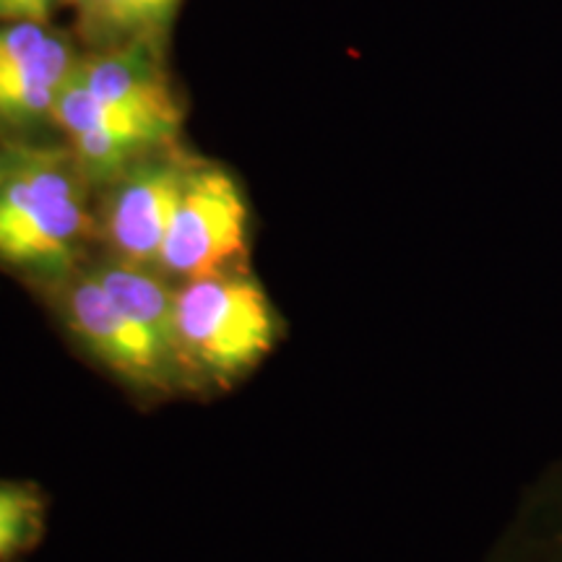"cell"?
<instances>
[{
  "instance_id": "obj_7",
  "label": "cell",
  "mask_w": 562,
  "mask_h": 562,
  "mask_svg": "<svg viewBox=\"0 0 562 562\" xmlns=\"http://www.w3.org/2000/svg\"><path fill=\"white\" fill-rule=\"evenodd\" d=\"M490 562H562V459L526 487Z\"/></svg>"
},
{
  "instance_id": "obj_9",
  "label": "cell",
  "mask_w": 562,
  "mask_h": 562,
  "mask_svg": "<svg viewBox=\"0 0 562 562\" xmlns=\"http://www.w3.org/2000/svg\"><path fill=\"white\" fill-rule=\"evenodd\" d=\"M45 524V501L30 484L0 480V562L30 550Z\"/></svg>"
},
{
  "instance_id": "obj_1",
  "label": "cell",
  "mask_w": 562,
  "mask_h": 562,
  "mask_svg": "<svg viewBox=\"0 0 562 562\" xmlns=\"http://www.w3.org/2000/svg\"><path fill=\"white\" fill-rule=\"evenodd\" d=\"M89 188L68 144L0 149V263L53 290L76 277L100 237Z\"/></svg>"
},
{
  "instance_id": "obj_5",
  "label": "cell",
  "mask_w": 562,
  "mask_h": 562,
  "mask_svg": "<svg viewBox=\"0 0 562 562\" xmlns=\"http://www.w3.org/2000/svg\"><path fill=\"white\" fill-rule=\"evenodd\" d=\"M186 170L188 159L172 146L138 159L110 182V193L97 216L108 256L159 269Z\"/></svg>"
},
{
  "instance_id": "obj_6",
  "label": "cell",
  "mask_w": 562,
  "mask_h": 562,
  "mask_svg": "<svg viewBox=\"0 0 562 562\" xmlns=\"http://www.w3.org/2000/svg\"><path fill=\"white\" fill-rule=\"evenodd\" d=\"M79 60L74 42L53 21H0V123H53Z\"/></svg>"
},
{
  "instance_id": "obj_8",
  "label": "cell",
  "mask_w": 562,
  "mask_h": 562,
  "mask_svg": "<svg viewBox=\"0 0 562 562\" xmlns=\"http://www.w3.org/2000/svg\"><path fill=\"white\" fill-rule=\"evenodd\" d=\"M178 5L180 0H76L83 37L97 50L128 42H157Z\"/></svg>"
},
{
  "instance_id": "obj_4",
  "label": "cell",
  "mask_w": 562,
  "mask_h": 562,
  "mask_svg": "<svg viewBox=\"0 0 562 562\" xmlns=\"http://www.w3.org/2000/svg\"><path fill=\"white\" fill-rule=\"evenodd\" d=\"M60 315L91 360L140 393H170L186 383L178 357L144 323L112 302L81 269L58 290Z\"/></svg>"
},
{
  "instance_id": "obj_2",
  "label": "cell",
  "mask_w": 562,
  "mask_h": 562,
  "mask_svg": "<svg viewBox=\"0 0 562 562\" xmlns=\"http://www.w3.org/2000/svg\"><path fill=\"white\" fill-rule=\"evenodd\" d=\"M279 339V315L248 269L178 281L175 351L186 383H229L256 368Z\"/></svg>"
},
{
  "instance_id": "obj_10",
  "label": "cell",
  "mask_w": 562,
  "mask_h": 562,
  "mask_svg": "<svg viewBox=\"0 0 562 562\" xmlns=\"http://www.w3.org/2000/svg\"><path fill=\"white\" fill-rule=\"evenodd\" d=\"M76 0H0V21H53Z\"/></svg>"
},
{
  "instance_id": "obj_3",
  "label": "cell",
  "mask_w": 562,
  "mask_h": 562,
  "mask_svg": "<svg viewBox=\"0 0 562 562\" xmlns=\"http://www.w3.org/2000/svg\"><path fill=\"white\" fill-rule=\"evenodd\" d=\"M250 211L240 182L222 165L188 159L159 271L172 281L243 269L248 258Z\"/></svg>"
}]
</instances>
